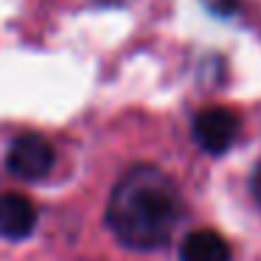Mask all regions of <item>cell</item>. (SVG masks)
<instances>
[{
  "instance_id": "1",
  "label": "cell",
  "mask_w": 261,
  "mask_h": 261,
  "mask_svg": "<svg viewBox=\"0 0 261 261\" xmlns=\"http://www.w3.org/2000/svg\"><path fill=\"white\" fill-rule=\"evenodd\" d=\"M180 216L182 197L174 180L152 163H135L115 182L104 222L126 250L152 253L171 242Z\"/></svg>"
},
{
  "instance_id": "2",
  "label": "cell",
  "mask_w": 261,
  "mask_h": 261,
  "mask_svg": "<svg viewBox=\"0 0 261 261\" xmlns=\"http://www.w3.org/2000/svg\"><path fill=\"white\" fill-rule=\"evenodd\" d=\"M54 160H57L54 146L42 135H34V132L17 135L6 149V171L14 180H23V182L45 180L54 169Z\"/></svg>"
},
{
  "instance_id": "3",
  "label": "cell",
  "mask_w": 261,
  "mask_h": 261,
  "mask_svg": "<svg viewBox=\"0 0 261 261\" xmlns=\"http://www.w3.org/2000/svg\"><path fill=\"white\" fill-rule=\"evenodd\" d=\"M239 129H242V118L230 107H205L194 115L191 124L194 141L208 154H225L236 143Z\"/></svg>"
},
{
  "instance_id": "4",
  "label": "cell",
  "mask_w": 261,
  "mask_h": 261,
  "mask_svg": "<svg viewBox=\"0 0 261 261\" xmlns=\"http://www.w3.org/2000/svg\"><path fill=\"white\" fill-rule=\"evenodd\" d=\"M37 222H40V211L25 194H0V239L23 242L34 233Z\"/></svg>"
},
{
  "instance_id": "5",
  "label": "cell",
  "mask_w": 261,
  "mask_h": 261,
  "mask_svg": "<svg viewBox=\"0 0 261 261\" xmlns=\"http://www.w3.org/2000/svg\"><path fill=\"white\" fill-rule=\"evenodd\" d=\"M180 261H230V244L211 227H197L180 242Z\"/></svg>"
},
{
  "instance_id": "6",
  "label": "cell",
  "mask_w": 261,
  "mask_h": 261,
  "mask_svg": "<svg viewBox=\"0 0 261 261\" xmlns=\"http://www.w3.org/2000/svg\"><path fill=\"white\" fill-rule=\"evenodd\" d=\"M250 191H253V197L258 199L261 205V163L253 169V174H250Z\"/></svg>"
},
{
  "instance_id": "7",
  "label": "cell",
  "mask_w": 261,
  "mask_h": 261,
  "mask_svg": "<svg viewBox=\"0 0 261 261\" xmlns=\"http://www.w3.org/2000/svg\"><path fill=\"white\" fill-rule=\"evenodd\" d=\"M98 3H124V0H98Z\"/></svg>"
}]
</instances>
